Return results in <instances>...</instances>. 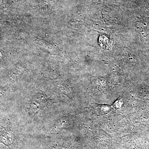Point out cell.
I'll return each mask as SVG.
<instances>
[{"label":"cell","instance_id":"1","mask_svg":"<svg viewBox=\"0 0 149 149\" xmlns=\"http://www.w3.org/2000/svg\"><path fill=\"white\" fill-rule=\"evenodd\" d=\"M47 97L44 93H38L33 96L29 102V110L35 115L47 103Z\"/></svg>","mask_w":149,"mask_h":149},{"label":"cell","instance_id":"3","mask_svg":"<svg viewBox=\"0 0 149 149\" xmlns=\"http://www.w3.org/2000/svg\"><path fill=\"white\" fill-rule=\"evenodd\" d=\"M3 90L0 88V97H1L3 95Z\"/></svg>","mask_w":149,"mask_h":149},{"label":"cell","instance_id":"2","mask_svg":"<svg viewBox=\"0 0 149 149\" xmlns=\"http://www.w3.org/2000/svg\"><path fill=\"white\" fill-rule=\"evenodd\" d=\"M14 141V135L12 130L8 127L0 128V143L10 146Z\"/></svg>","mask_w":149,"mask_h":149}]
</instances>
